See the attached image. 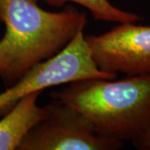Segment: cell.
<instances>
[{
  "mask_svg": "<svg viewBox=\"0 0 150 150\" xmlns=\"http://www.w3.org/2000/svg\"><path fill=\"white\" fill-rule=\"evenodd\" d=\"M38 1L0 0V22L6 28L0 39V78L7 88L59 54L85 28L86 13L74 5L49 12Z\"/></svg>",
  "mask_w": 150,
  "mask_h": 150,
  "instance_id": "obj_1",
  "label": "cell"
},
{
  "mask_svg": "<svg viewBox=\"0 0 150 150\" xmlns=\"http://www.w3.org/2000/svg\"><path fill=\"white\" fill-rule=\"evenodd\" d=\"M83 112L100 136L133 141L150 121V74L113 79L88 78L51 93Z\"/></svg>",
  "mask_w": 150,
  "mask_h": 150,
  "instance_id": "obj_2",
  "label": "cell"
},
{
  "mask_svg": "<svg viewBox=\"0 0 150 150\" xmlns=\"http://www.w3.org/2000/svg\"><path fill=\"white\" fill-rule=\"evenodd\" d=\"M80 28L63 50L46 61L39 63L13 85L0 93V116L4 115L22 98L33 92H42L54 86L88 78L114 79L117 75L99 69L92 59Z\"/></svg>",
  "mask_w": 150,
  "mask_h": 150,
  "instance_id": "obj_3",
  "label": "cell"
},
{
  "mask_svg": "<svg viewBox=\"0 0 150 150\" xmlns=\"http://www.w3.org/2000/svg\"><path fill=\"white\" fill-rule=\"evenodd\" d=\"M46 116L33 127L18 150H116L123 142L98 134L85 115L67 103L54 100Z\"/></svg>",
  "mask_w": 150,
  "mask_h": 150,
  "instance_id": "obj_4",
  "label": "cell"
},
{
  "mask_svg": "<svg viewBox=\"0 0 150 150\" xmlns=\"http://www.w3.org/2000/svg\"><path fill=\"white\" fill-rule=\"evenodd\" d=\"M85 40L92 59L107 74L127 76L150 74V26L123 23Z\"/></svg>",
  "mask_w": 150,
  "mask_h": 150,
  "instance_id": "obj_5",
  "label": "cell"
},
{
  "mask_svg": "<svg viewBox=\"0 0 150 150\" xmlns=\"http://www.w3.org/2000/svg\"><path fill=\"white\" fill-rule=\"evenodd\" d=\"M42 92L31 93L20 100L0 120V150L18 149L29 131L47 113L46 107L37 104Z\"/></svg>",
  "mask_w": 150,
  "mask_h": 150,
  "instance_id": "obj_6",
  "label": "cell"
},
{
  "mask_svg": "<svg viewBox=\"0 0 150 150\" xmlns=\"http://www.w3.org/2000/svg\"><path fill=\"white\" fill-rule=\"evenodd\" d=\"M48 4L61 8L67 3H74L83 6L89 11L95 20L115 22L119 23H135L140 17L134 13L123 11L112 5L109 0H43Z\"/></svg>",
  "mask_w": 150,
  "mask_h": 150,
  "instance_id": "obj_7",
  "label": "cell"
},
{
  "mask_svg": "<svg viewBox=\"0 0 150 150\" xmlns=\"http://www.w3.org/2000/svg\"><path fill=\"white\" fill-rule=\"evenodd\" d=\"M132 143L137 149L150 150V121L144 130L139 134Z\"/></svg>",
  "mask_w": 150,
  "mask_h": 150,
  "instance_id": "obj_8",
  "label": "cell"
}]
</instances>
